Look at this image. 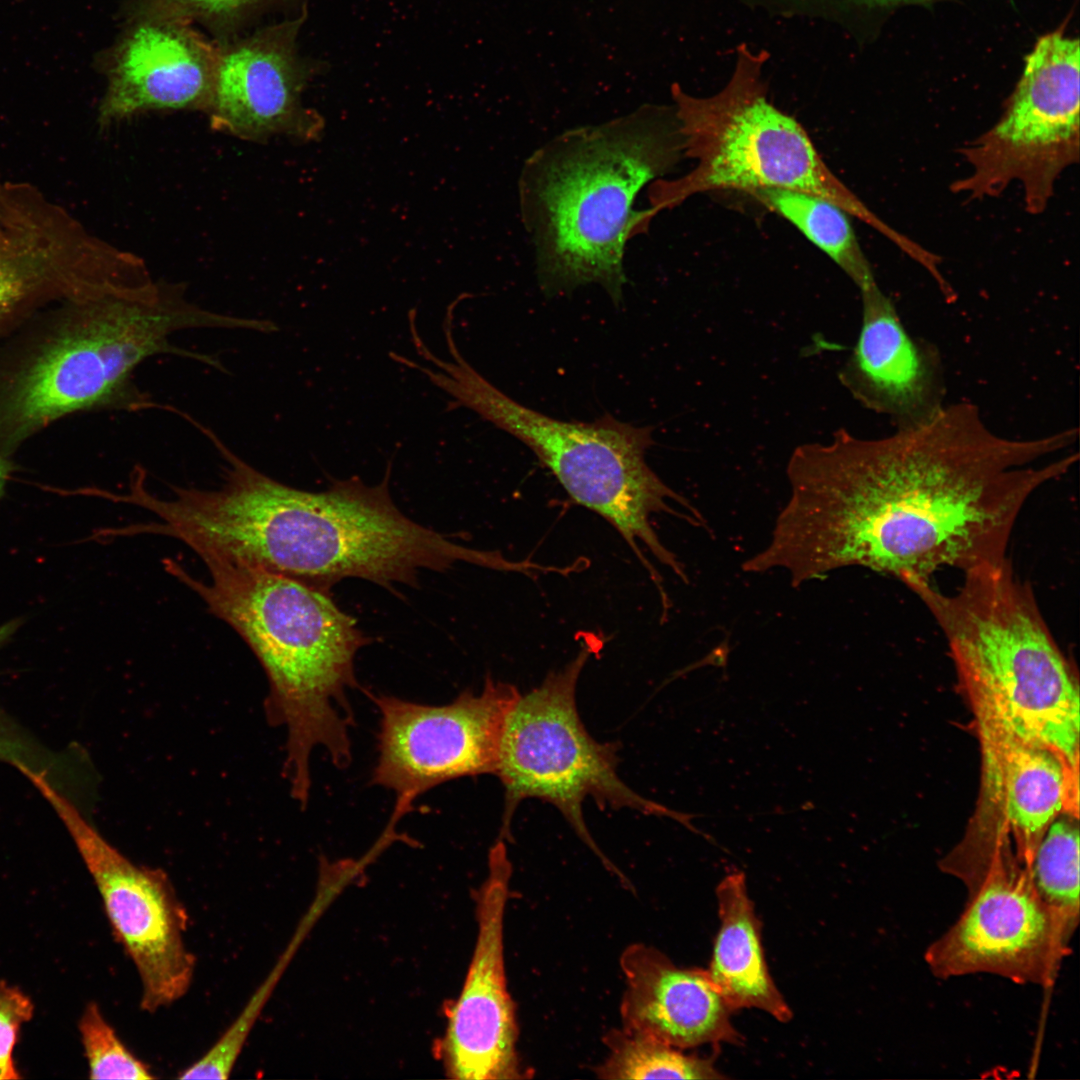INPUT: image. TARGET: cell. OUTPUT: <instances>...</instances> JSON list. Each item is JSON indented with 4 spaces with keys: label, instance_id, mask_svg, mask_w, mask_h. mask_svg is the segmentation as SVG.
<instances>
[{
    "label": "cell",
    "instance_id": "6da1fadb",
    "mask_svg": "<svg viewBox=\"0 0 1080 1080\" xmlns=\"http://www.w3.org/2000/svg\"><path fill=\"white\" fill-rule=\"evenodd\" d=\"M1077 429L1032 439L993 432L968 402L944 405L893 434L839 429L791 454L790 494L747 573L782 570L792 587L864 567L910 587L944 568L966 573L1007 559L1017 519L1034 492L1077 462Z\"/></svg>",
    "mask_w": 1080,
    "mask_h": 1080
},
{
    "label": "cell",
    "instance_id": "7a4b0ae2",
    "mask_svg": "<svg viewBox=\"0 0 1080 1080\" xmlns=\"http://www.w3.org/2000/svg\"><path fill=\"white\" fill-rule=\"evenodd\" d=\"M335 480L325 491L300 490L235 462L211 494L205 532L221 554L329 590L356 577L392 589L415 585L420 570L468 563L510 572L497 551L469 548L406 517L388 481Z\"/></svg>",
    "mask_w": 1080,
    "mask_h": 1080
},
{
    "label": "cell",
    "instance_id": "3957f363",
    "mask_svg": "<svg viewBox=\"0 0 1080 1080\" xmlns=\"http://www.w3.org/2000/svg\"><path fill=\"white\" fill-rule=\"evenodd\" d=\"M197 555L208 581L172 559L163 561L164 568L229 624L262 665L269 685L267 719L286 737L282 775L291 797L305 808L317 749L338 769L351 763L354 716L348 696L359 687L356 653L370 640L329 590L215 553Z\"/></svg>",
    "mask_w": 1080,
    "mask_h": 1080
},
{
    "label": "cell",
    "instance_id": "277c9868",
    "mask_svg": "<svg viewBox=\"0 0 1080 1080\" xmlns=\"http://www.w3.org/2000/svg\"><path fill=\"white\" fill-rule=\"evenodd\" d=\"M226 325L224 314L159 282L41 310L0 339V455L11 458L29 438L75 413L153 408L135 382L139 365L166 354L213 366L215 357L171 338Z\"/></svg>",
    "mask_w": 1080,
    "mask_h": 1080
},
{
    "label": "cell",
    "instance_id": "5b68a950",
    "mask_svg": "<svg viewBox=\"0 0 1080 1080\" xmlns=\"http://www.w3.org/2000/svg\"><path fill=\"white\" fill-rule=\"evenodd\" d=\"M683 155L675 113L629 116L570 130L528 160L520 180L543 289L601 285L614 303L626 282L627 241L652 219L634 207L642 188Z\"/></svg>",
    "mask_w": 1080,
    "mask_h": 1080
},
{
    "label": "cell",
    "instance_id": "8992f818",
    "mask_svg": "<svg viewBox=\"0 0 1080 1080\" xmlns=\"http://www.w3.org/2000/svg\"><path fill=\"white\" fill-rule=\"evenodd\" d=\"M963 576L951 594L933 582L910 589L945 636L974 719L1052 750L1079 772L1078 678L1032 590L1008 558Z\"/></svg>",
    "mask_w": 1080,
    "mask_h": 1080
},
{
    "label": "cell",
    "instance_id": "52a82bcc",
    "mask_svg": "<svg viewBox=\"0 0 1080 1080\" xmlns=\"http://www.w3.org/2000/svg\"><path fill=\"white\" fill-rule=\"evenodd\" d=\"M445 338L452 360L446 362L428 351L425 359L437 368H417L453 398V406L473 410L530 448L575 503L618 531L655 584L660 575L641 545L686 583L684 566L661 542L651 520L666 513L701 527L671 503L703 516L647 464L645 454L654 443L653 428L624 423L611 415L593 422H570L535 411L479 374L459 353L453 335Z\"/></svg>",
    "mask_w": 1080,
    "mask_h": 1080
},
{
    "label": "cell",
    "instance_id": "ba28073f",
    "mask_svg": "<svg viewBox=\"0 0 1080 1080\" xmlns=\"http://www.w3.org/2000/svg\"><path fill=\"white\" fill-rule=\"evenodd\" d=\"M767 59L743 44L717 93L697 97L672 88L683 155L695 164L679 178L651 183V215L701 193L779 188L827 199L900 246L905 236L873 213L826 165L803 126L770 101Z\"/></svg>",
    "mask_w": 1080,
    "mask_h": 1080
},
{
    "label": "cell",
    "instance_id": "9c48e42d",
    "mask_svg": "<svg viewBox=\"0 0 1080 1080\" xmlns=\"http://www.w3.org/2000/svg\"><path fill=\"white\" fill-rule=\"evenodd\" d=\"M594 644H582L576 657L549 673L540 686L520 695L502 734L495 775L504 787V813L498 839L510 840L518 805L536 798L555 806L602 864L626 885L628 879L594 841L582 812L586 798L600 808H629L667 817L711 841L691 820L702 816L672 810L646 799L617 773V746L597 742L582 723L576 687Z\"/></svg>",
    "mask_w": 1080,
    "mask_h": 1080
},
{
    "label": "cell",
    "instance_id": "30bf717a",
    "mask_svg": "<svg viewBox=\"0 0 1080 1080\" xmlns=\"http://www.w3.org/2000/svg\"><path fill=\"white\" fill-rule=\"evenodd\" d=\"M1079 83L1078 39L1061 31L1040 37L999 119L961 146L969 171L951 191L982 200L1017 183L1025 210L1043 213L1060 176L1079 162Z\"/></svg>",
    "mask_w": 1080,
    "mask_h": 1080
},
{
    "label": "cell",
    "instance_id": "8fae6325",
    "mask_svg": "<svg viewBox=\"0 0 1080 1080\" xmlns=\"http://www.w3.org/2000/svg\"><path fill=\"white\" fill-rule=\"evenodd\" d=\"M27 779L65 826L102 899L112 932L134 964L146 1012L189 990L196 958L185 941L188 915L166 872L140 865L114 847L69 797L42 774Z\"/></svg>",
    "mask_w": 1080,
    "mask_h": 1080
},
{
    "label": "cell",
    "instance_id": "7c38bea8",
    "mask_svg": "<svg viewBox=\"0 0 1080 1080\" xmlns=\"http://www.w3.org/2000/svg\"><path fill=\"white\" fill-rule=\"evenodd\" d=\"M12 185L0 226V339L53 304L141 284L138 258L89 233L35 186Z\"/></svg>",
    "mask_w": 1080,
    "mask_h": 1080
},
{
    "label": "cell",
    "instance_id": "4fadbf2b",
    "mask_svg": "<svg viewBox=\"0 0 1080 1080\" xmlns=\"http://www.w3.org/2000/svg\"><path fill=\"white\" fill-rule=\"evenodd\" d=\"M366 694L379 714L371 783L395 794L387 823L394 828L413 802L436 786L495 774L505 723L521 695L513 685L490 676L481 692L465 690L442 705Z\"/></svg>",
    "mask_w": 1080,
    "mask_h": 1080
},
{
    "label": "cell",
    "instance_id": "5bb4252c",
    "mask_svg": "<svg viewBox=\"0 0 1080 1080\" xmlns=\"http://www.w3.org/2000/svg\"><path fill=\"white\" fill-rule=\"evenodd\" d=\"M1071 937L1044 903L1010 845L996 850L968 890L959 918L925 952L939 978L977 973L1049 986Z\"/></svg>",
    "mask_w": 1080,
    "mask_h": 1080
},
{
    "label": "cell",
    "instance_id": "9a60e30c",
    "mask_svg": "<svg viewBox=\"0 0 1080 1080\" xmlns=\"http://www.w3.org/2000/svg\"><path fill=\"white\" fill-rule=\"evenodd\" d=\"M511 875L506 843L498 839L489 850L488 873L477 894L472 959L440 1041V1056L452 1079L527 1077L516 1050L515 1007L505 973L503 932Z\"/></svg>",
    "mask_w": 1080,
    "mask_h": 1080
},
{
    "label": "cell",
    "instance_id": "2e32d148",
    "mask_svg": "<svg viewBox=\"0 0 1080 1080\" xmlns=\"http://www.w3.org/2000/svg\"><path fill=\"white\" fill-rule=\"evenodd\" d=\"M305 10L255 33L218 43V62L207 113L213 128L247 140L276 134L319 135L323 120L301 95L324 64L299 54Z\"/></svg>",
    "mask_w": 1080,
    "mask_h": 1080
},
{
    "label": "cell",
    "instance_id": "e0dca14e",
    "mask_svg": "<svg viewBox=\"0 0 1080 1080\" xmlns=\"http://www.w3.org/2000/svg\"><path fill=\"white\" fill-rule=\"evenodd\" d=\"M974 724L981 755L978 824L987 830L957 854L979 862L1008 843L1029 869L1051 823L1063 814L1078 816L1079 772L1052 750L993 722Z\"/></svg>",
    "mask_w": 1080,
    "mask_h": 1080
},
{
    "label": "cell",
    "instance_id": "ac0fdd59",
    "mask_svg": "<svg viewBox=\"0 0 1080 1080\" xmlns=\"http://www.w3.org/2000/svg\"><path fill=\"white\" fill-rule=\"evenodd\" d=\"M218 43L191 24L135 19L95 64L107 78L101 127L150 110H202L211 103Z\"/></svg>",
    "mask_w": 1080,
    "mask_h": 1080
},
{
    "label": "cell",
    "instance_id": "d6986e66",
    "mask_svg": "<svg viewBox=\"0 0 1080 1080\" xmlns=\"http://www.w3.org/2000/svg\"><path fill=\"white\" fill-rule=\"evenodd\" d=\"M860 293L861 329L839 380L864 408L889 416L897 429L918 425L944 406L939 353L908 333L877 282Z\"/></svg>",
    "mask_w": 1080,
    "mask_h": 1080
},
{
    "label": "cell",
    "instance_id": "ffe728a7",
    "mask_svg": "<svg viewBox=\"0 0 1080 1080\" xmlns=\"http://www.w3.org/2000/svg\"><path fill=\"white\" fill-rule=\"evenodd\" d=\"M625 978L622 1029L682 1049L703 1044H740L732 1010L706 970L682 968L643 943L620 957Z\"/></svg>",
    "mask_w": 1080,
    "mask_h": 1080
},
{
    "label": "cell",
    "instance_id": "44dd1931",
    "mask_svg": "<svg viewBox=\"0 0 1080 1080\" xmlns=\"http://www.w3.org/2000/svg\"><path fill=\"white\" fill-rule=\"evenodd\" d=\"M720 926L707 975L730 1009L756 1008L780 1022L792 1017L765 961L760 922L744 872L728 873L716 887Z\"/></svg>",
    "mask_w": 1080,
    "mask_h": 1080
},
{
    "label": "cell",
    "instance_id": "7402d4cb",
    "mask_svg": "<svg viewBox=\"0 0 1080 1080\" xmlns=\"http://www.w3.org/2000/svg\"><path fill=\"white\" fill-rule=\"evenodd\" d=\"M796 227L859 288L876 283L872 266L853 229L850 215L833 202L809 193L760 188L748 193Z\"/></svg>",
    "mask_w": 1080,
    "mask_h": 1080
},
{
    "label": "cell",
    "instance_id": "603a6c76",
    "mask_svg": "<svg viewBox=\"0 0 1080 1080\" xmlns=\"http://www.w3.org/2000/svg\"><path fill=\"white\" fill-rule=\"evenodd\" d=\"M1029 872L1040 898L1072 938L1080 915L1078 816L1063 814L1051 823Z\"/></svg>",
    "mask_w": 1080,
    "mask_h": 1080
},
{
    "label": "cell",
    "instance_id": "cb8c5ba5",
    "mask_svg": "<svg viewBox=\"0 0 1080 1080\" xmlns=\"http://www.w3.org/2000/svg\"><path fill=\"white\" fill-rule=\"evenodd\" d=\"M609 1053L596 1073L603 1079H719L723 1078L709 1059L686 1055L678 1048L632 1034L624 1029L609 1031L605 1038Z\"/></svg>",
    "mask_w": 1080,
    "mask_h": 1080
},
{
    "label": "cell",
    "instance_id": "d4e9b609",
    "mask_svg": "<svg viewBox=\"0 0 1080 1080\" xmlns=\"http://www.w3.org/2000/svg\"><path fill=\"white\" fill-rule=\"evenodd\" d=\"M308 0H132L131 20L161 19L207 27L218 43L237 37L255 17L274 9L307 10ZM297 13H300L296 11ZM302 12V11H301Z\"/></svg>",
    "mask_w": 1080,
    "mask_h": 1080
},
{
    "label": "cell",
    "instance_id": "484cf974",
    "mask_svg": "<svg viewBox=\"0 0 1080 1080\" xmlns=\"http://www.w3.org/2000/svg\"><path fill=\"white\" fill-rule=\"evenodd\" d=\"M78 1027L90 1079L156 1078L150 1067L123 1043L97 1003L86 1006Z\"/></svg>",
    "mask_w": 1080,
    "mask_h": 1080
},
{
    "label": "cell",
    "instance_id": "4316f807",
    "mask_svg": "<svg viewBox=\"0 0 1080 1080\" xmlns=\"http://www.w3.org/2000/svg\"><path fill=\"white\" fill-rule=\"evenodd\" d=\"M0 762L45 774L55 783L64 777L63 760L44 750L0 708Z\"/></svg>",
    "mask_w": 1080,
    "mask_h": 1080
},
{
    "label": "cell",
    "instance_id": "83f0119b",
    "mask_svg": "<svg viewBox=\"0 0 1080 1080\" xmlns=\"http://www.w3.org/2000/svg\"><path fill=\"white\" fill-rule=\"evenodd\" d=\"M31 999L18 987L0 980V1080L20 1078L13 1051L21 1026L33 1017Z\"/></svg>",
    "mask_w": 1080,
    "mask_h": 1080
},
{
    "label": "cell",
    "instance_id": "f1b7e54d",
    "mask_svg": "<svg viewBox=\"0 0 1080 1080\" xmlns=\"http://www.w3.org/2000/svg\"><path fill=\"white\" fill-rule=\"evenodd\" d=\"M808 15L828 20L840 19L843 12L853 8H885L936 0H795Z\"/></svg>",
    "mask_w": 1080,
    "mask_h": 1080
},
{
    "label": "cell",
    "instance_id": "f546056e",
    "mask_svg": "<svg viewBox=\"0 0 1080 1080\" xmlns=\"http://www.w3.org/2000/svg\"><path fill=\"white\" fill-rule=\"evenodd\" d=\"M9 202V182L0 176V224L5 216Z\"/></svg>",
    "mask_w": 1080,
    "mask_h": 1080
},
{
    "label": "cell",
    "instance_id": "4dcf8cb0",
    "mask_svg": "<svg viewBox=\"0 0 1080 1080\" xmlns=\"http://www.w3.org/2000/svg\"><path fill=\"white\" fill-rule=\"evenodd\" d=\"M12 471V462L10 458L0 455V495L5 487L8 477Z\"/></svg>",
    "mask_w": 1080,
    "mask_h": 1080
},
{
    "label": "cell",
    "instance_id": "1f68e13d",
    "mask_svg": "<svg viewBox=\"0 0 1080 1080\" xmlns=\"http://www.w3.org/2000/svg\"><path fill=\"white\" fill-rule=\"evenodd\" d=\"M14 1H20V0H14Z\"/></svg>",
    "mask_w": 1080,
    "mask_h": 1080
}]
</instances>
